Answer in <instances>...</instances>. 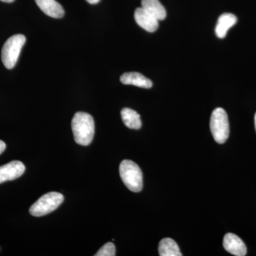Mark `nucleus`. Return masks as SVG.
Returning <instances> with one entry per match:
<instances>
[{
	"label": "nucleus",
	"instance_id": "nucleus-1",
	"mask_svg": "<svg viewBox=\"0 0 256 256\" xmlns=\"http://www.w3.org/2000/svg\"><path fill=\"white\" fill-rule=\"evenodd\" d=\"M72 128L77 144L87 146L92 143L95 134V124L90 114L76 112L72 119Z\"/></svg>",
	"mask_w": 256,
	"mask_h": 256
},
{
	"label": "nucleus",
	"instance_id": "nucleus-2",
	"mask_svg": "<svg viewBox=\"0 0 256 256\" xmlns=\"http://www.w3.org/2000/svg\"><path fill=\"white\" fill-rule=\"evenodd\" d=\"M119 171L120 178L128 190L133 192H140L142 190V172L136 162L124 160L120 164Z\"/></svg>",
	"mask_w": 256,
	"mask_h": 256
},
{
	"label": "nucleus",
	"instance_id": "nucleus-3",
	"mask_svg": "<svg viewBox=\"0 0 256 256\" xmlns=\"http://www.w3.org/2000/svg\"><path fill=\"white\" fill-rule=\"evenodd\" d=\"M25 42L26 37L22 34L14 35L5 42L2 50V60L6 68H14Z\"/></svg>",
	"mask_w": 256,
	"mask_h": 256
},
{
	"label": "nucleus",
	"instance_id": "nucleus-4",
	"mask_svg": "<svg viewBox=\"0 0 256 256\" xmlns=\"http://www.w3.org/2000/svg\"><path fill=\"white\" fill-rule=\"evenodd\" d=\"M210 129L214 139L218 144H224L229 136V122L226 112L222 108L215 109L210 119Z\"/></svg>",
	"mask_w": 256,
	"mask_h": 256
},
{
	"label": "nucleus",
	"instance_id": "nucleus-5",
	"mask_svg": "<svg viewBox=\"0 0 256 256\" xmlns=\"http://www.w3.org/2000/svg\"><path fill=\"white\" fill-rule=\"evenodd\" d=\"M64 196L58 192H52L43 195L31 206L30 213L40 217L54 212L63 203Z\"/></svg>",
	"mask_w": 256,
	"mask_h": 256
},
{
	"label": "nucleus",
	"instance_id": "nucleus-6",
	"mask_svg": "<svg viewBox=\"0 0 256 256\" xmlns=\"http://www.w3.org/2000/svg\"><path fill=\"white\" fill-rule=\"evenodd\" d=\"M25 166L22 162L12 161L0 166V184L20 178L24 173Z\"/></svg>",
	"mask_w": 256,
	"mask_h": 256
},
{
	"label": "nucleus",
	"instance_id": "nucleus-7",
	"mask_svg": "<svg viewBox=\"0 0 256 256\" xmlns=\"http://www.w3.org/2000/svg\"><path fill=\"white\" fill-rule=\"evenodd\" d=\"M223 245L224 248L229 254L236 256L246 255L247 248L244 242L235 234L228 233L224 236Z\"/></svg>",
	"mask_w": 256,
	"mask_h": 256
},
{
	"label": "nucleus",
	"instance_id": "nucleus-8",
	"mask_svg": "<svg viewBox=\"0 0 256 256\" xmlns=\"http://www.w3.org/2000/svg\"><path fill=\"white\" fill-rule=\"evenodd\" d=\"M134 16L138 24L146 32H154L159 26V21L142 8L136 9Z\"/></svg>",
	"mask_w": 256,
	"mask_h": 256
},
{
	"label": "nucleus",
	"instance_id": "nucleus-9",
	"mask_svg": "<svg viewBox=\"0 0 256 256\" xmlns=\"http://www.w3.org/2000/svg\"><path fill=\"white\" fill-rule=\"evenodd\" d=\"M38 8L44 13L53 18H62L64 15V10L56 0H35Z\"/></svg>",
	"mask_w": 256,
	"mask_h": 256
},
{
	"label": "nucleus",
	"instance_id": "nucleus-10",
	"mask_svg": "<svg viewBox=\"0 0 256 256\" xmlns=\"http://www.w3.org/2000/svg\"><path fill=\"white\" fill-rule=\"evenodd\" d=\"M120 82L124 85L136 86L143 88H150L152 86V82L150 79L138 72H129L122 74L120 77Z\"/></svg>",
	"mask_w": 256,
	"mask_h": 256
},
{
	"label": "nucleus",
	"instance_id": "nucleus-11",
	"mask_svg": "<svg viewBox=\"0 0 256 256\" xmlns=\"http://www.w3.org/2000/svg\"><path fill=\"white\" fill-rule=\"evenodd\" d=\"M237 22V18L230 13H224L220 15L216 26V34L220 38L226 36L229 28L234 26Z\"/></svg>",
	"mask_w": 256,
	"mask_h": 256
},
{
	"label": "nucleus",
	"instance_id": "nucleus-12",
	"mask_svg": "<svg viewBox=\"0 0 256 256\" xmlns=\"http://www.w3.org/2000/svg\"><path fill=\"white\" fill-rule=\"evenodd\" d=\"M142 8L152 15L158 21L164 20L166 16V12L159 0H142Z\"/></svg>",
	"mask_w": 256,
	"mask_h": 256
},
{
	"label": "nucleus",
	"instance_id": "nucleus-13",
	"mask_svg": "<svg viewBox=\"0 0 256 256\" xmlns=\"http://www.w3.org/2000/svg\"><path fill=\"white\" fill-rule=\"evenodd\" d=\"M121 117L124 126L130 129L139 130L142 127L140 116L132 109L128 108L122 109L121 110Z\"/></svg>",
	"mask_w": 256,
	"mask_h": 256
},
{
	"label": "nucleus",
	"instance_id": "nucleus-14",
	"mask_svg": "<svg viewBox=\"0 0 256 256\" xmlns=\"http://www.w3.org/2000/svg\"><path fill=\"white\" fill-rule=\"evenodd\" d=\"M159 254L161 256H182L178 244L173 239L165 238L159 244Z\"/></svg>",
	"mask_w": 256,
	"mask_h": 256
},
{
	"label": "nucleus",
	"instance_id": "nucleus-15",
	"mask_svg": "<svg viewBox=\"0 0 256 256\" xmlns=\"http://www.w3.org/2000/svg\"><path fill=\"white\" fill-rule=\"evenodd\" d=\"M96 256H116V246L112 242H109L101 247L100 250L95 254Z\"/></svg>",
	"mask_w": 256,
	"mask_h": 256
},
{
	"label": "nucleus",
	"instance_id": "nucleus-16",
	"mask_svg": "<svg viewBox=\"0 0 256 256\" xmlns=\"http://www.w3.org/2000/svg\"><path fill=\"white\" fill-rule=\"evenodd\" d=\"M6 149V144L2 140H0V154Z\"/></svg>",
	"mask_w": 256,
	"mask_h": 256
},
{
	"label": "nucleus",
	"instance_id": "nucleus-17",
	"mask_svg": "<svg viewBox=\"0 0 256 256\" xmlns=\"http://www.w3.org/2000/svg\"><path fill=\"white\" fill-rule=\"evenodd\" d=\"M86 1L90 3V4H97V3H98L100 0H86Z\"/></svg>",
	"mask_w": 256,
	"mask_h": 256
},
{
	"label": "nucleus",
	"instance_id": "nucleus-18",
	"mask_svg": "<svg viewBox=\"0 0 256 256\" xmlns=\"http://www.w3.org/2000/svg\"><path fill=\"white\" fill-rule=\"evenodd\" d=\"M0 1L4 2H6V3H10V2H14V0H0Z\"/></svg>",
	"mask_w": 256,
	"mask_h": 256
},
{
	"label": "nucleus",
	"instance_id": "nucleus-19",
	"mask_svg": "<svg viewBox=\"0 0 256 256\" xmlns=\"http://www.w3.org/2000/svg\"><path fill=\"white\" fill-rule=\"evenodd\" d=\"M255 126H256V114H255Z\"/></svg>",
	"mask_w": 256,
	"mask_h": 256
}]
</instances>
